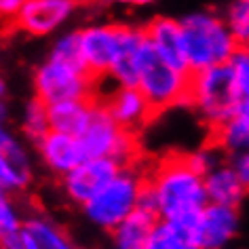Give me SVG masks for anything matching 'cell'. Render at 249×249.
Segmentation results:
<instances>
[{
	"instance_id": "cell-8",
	"label": "cell",
	"mask_w": 249,
	"mask_h": 249,
	"mask_svg": "<svg viewBox=\"0 0 249 249\" xmlns=\"http://www.w3.org/2000/svg\"><path fill=\"white\" fill-rule=\"evenodd\" d=\"M80 0H26L13 19V28L34 38H49L57 34L78 13Z\"/></svg>"
},
{
	"instance_id": "cell-5",
	"label": "cell",
	"mask_w": 249,
	"mask_h": 249,
	"mask_svg": "<svg viewBox=\"0 0 249 249\" xmlns=\"http://www.w3.org/2000/svg\"><path fill=\"white\" fill-rule=\"evenodd\" d=\"M144 182L146 171H142L135 165H124L121 173L104 190H99L89 203H85L80 207L85 220L93 224L95 228L110 232L124 217H129L138 209L140 192Z\"/></svg>"
},
{
	"instance_id": "cell-23",
	"label": "cell",
	"mask_w": 249,
	"mask_h": 249,
	"mask_svg": "<svg viewBox=\"0 0 249 249\" xmlns=\"http://www.w3.org/2000/svg\"><path fill=\"white\" fill-rule=\"evenodd\" d=\"M19 131L30 144H36L42 135L51 131V121H49V106L32 95L23 104L19 114Z\"/></svg>"
},
{
	"instance_id": "cell-13",
	"label": "cell",
	"mask_w": 249,
	"mask_h": 249,
	"mask_svg": "<svg viewBox=\"0 0 249 249\" xmlns=\"http://www.w3.org/2000/svg\"><path fill=\"white\" fill-rule=\"evenodd\" d=\"M112 118L127 131L138 133L144 129L150 118L157 114L146 95L138 87H114L108 95L102 97Z\"/></svg>"
},
{
	"instance_id": "cell-26",
	"label": "cell",
	"mask_w": 249,
	"mask_h": 249,
	"mask_svg": "<svg viewBox=\"0 0 249 249\" xmlns=\"http://www.w3.org/2000/svg\"><path fill=\"white\" fill-rule=\"evenodd\" d=\"M224 19H226L236 42L249 45V0H232L226 9Z\"/></svg>"
},
{
	"instance_id": "cell-33",
	"label": "cell",
	"mask_w": 249,
	"mask_h": 249,
	"mask_svg": "<svg viewBox=\"0 0 249 249\" xmlns=\"http://www.w3.org/2000/svg\"><path fill=\"white\" fill-rule=\"evenodd\" d=\"M23 249H42V247H40V243L36 241L34 236L28 232V230L23 232Z\"/></svg>"
},
{
	"instance_id": "cell-34",
	"label": "cell",
	"mask_w": 249,
	"mask_h": 249,
	"mask_svg": "<svg viewBox=\"0 0 249 249\" xmlns=\"http://www.w3.org/2000/svg\"><path fill=\"white\" fill-rule=\"evenodd\" d=\"M116 2L124 4V7H148V4H152L154 0H116Z\"/></svg>"
},
{
	"instance_id": "cell-17",
	"label": "cell",
	"mask_w": 249,
	"mask_h": 249,
	"mask_svg": "<svg viewBox=\"0 0 249 249\" xmlns=\"http://www.w3.org/2000/svg\"><path fill=\"white\" fill-rule=\"evenodd\" d=\"M146 249H201V243H198V220L173 222L159 217V222L150 230Z\"/></svg>"
},
{
	"instance_id": "cell-7",
	"label": "cell",
	"mask_w": 249,
	"mask_h": 249,
	"mask_svg": "<svg viewBox=\"0 0 249 249\" xmlns=\"http://www.w3.org/2000/svg\"><path fill=\"white\" fill-rule=\"evenodd\" d=\"M138 133L127 131L118 124L106 108L102 99L95 102V110L87 129L78 135L87 159L110 157L116 159L121 165H133L138 154Z\"/></svg>"
},
{
	"instance_id": "cell-1",
	"label": "cell",
	"mask_w": 249,
	"mask_h": 249,
	"mask_svg": "<svg viewBox=\"0 0 249 249\" xmlns=\"http://www.w3.org/2000/svg\"><path fill=\"white\" fill-rule=\"evenodd\" d=\"M148 179L159 196V215L173 222H195L207 207L209 198L205 190V178L186 163L184 154L165 159Z\"/></svg>"
},
{
	"instance_id": "cell-24",
	"label": "cell",
	"mask_w": 249,
	"mask_h": 249,
	"mask_svg": "<svg viewBox=\"0 0 249 249\" xmlns=\"http://www.w3.org/2000/svg\"><path fill=\"white\" fill-rule=\"evenodd\" d=\"M26 230L40 243L42 249H78L57 224L45 215H28Z\"/></svg>"
},
{
	"instance_id": "cell-20",
	"label": "cell",
	"mask_w": 249,
	"mask_h": 249,
	"mask_svg": "<svg viewBox=\"0 0 249 249\" xmlns=\"http://www.w3.org/2000/svg\"><path fill=\"white\" fill-rule=\"evenodd\" d=\"M95 99H70V102H59L49 106V121L51 129L70 135H80L87 129L93 110H95Z\"/></svg>"
},
{
	"instance_id": "cell-9",
	"label": "cell",
	"mask_w": 249,
	"mask_h": 249,
	"mask_svg": "<svg viewBox=\"0 0 249 249\" xmlns=\"http://www.w3.org/2000/svg\"><path fill=\"white\" fill-rule=\"evenodd\" d=\"M28 144L9 124H0V188L13 195L28 190L34 182V160Z\"/></svg>"
},
{
	"instance_id": "cell-14",
	"label": "cell",
	"mask_w": 249,
	"mask_h": 249,
	"mask_svg": "<svg viewBox=\"0 0 249 249\" xmlns=\"http://www.w3.org/2000/svg\"><path fill=\"white\" fill-rule=\"evenodd\" d=\"M239 232V211L230 205L207 203L198 217L201 249H226Z\"/></svg>"
},
{
	"instance_id": "cell-4",
	"label": "cell",
	"mask_w": 249,
	"mask_h": 249,
	"mask_svg": "<svg viewBox=\"0 0 249 249\" xmlns=\"http://www.w3.org/2000/svg\"><path fill=\"white\" fill-rule=\"evenodd\" d=\"M241 102L243 99L239 95V87H236L230 61L192 72L190 106H195L203 121L211 127V131L226 123L236 112Z\"/></svg>"
},
{
	"instance_id": "cell-28",
	"label": "cell",
	"mask_w": 249,
	"mask_h": 249,
	"mask_svg": "<svg viewBox=\"0 0 249 249\" xmlns=\"http://www.w3.org/2000/svg\"><path fill=\"white\" fill-rule=\"evenodd\" d=\"M220 148L217 146H207V148H201V150H195L190 154H184L186 163H188L192 169L196 173H201L205 178L211 169H215L217 165H222V159H220Z\"/></svg>"
},
{
	"instance_id": "cell-25",
	"label": "cell",
	"mask_w": 249,
	"mask_h": 249,
	"mask_svg": "<svg viewBox=\"0 0 249 249\" xmlns=\"http://www.w3.org/2000/svg\"><path fill=\"white\" fill-rule=\"evenodd\" d=\"M49 57L59 59L64 64H70L74 68H80V70H87L83 53H80V40H78V28L70 30V32H61L55 36V40L51 42V49H49ZM89 72V70H87Z\"/></svg>"
},
{
	"instance_id": "cell-12",
	"label": "cell",
	"mask_w": 249,
	"mask_h": 249,
	"mask_svg": "<svg viewBox=\"0 0 249 249\" xmlns=\"http://www.w3.org/2000/svg\"><path fill=\"white\" fill-rule=\"evenodd\" d=\"M34 152L36 159L40 160V165L57 179H61L74 167H78L83 160H87V154L83 150L78 135L61 133L55 131V129H51L47 135H42L36 142Z\"/></svg>"
},
{
	"instance_id": "cell-30",
	"label": "cell",
	"mask_w": 249,
	"mask_h": 249,
	"mask_svg": "<svg viewBox=\"0 0 249 249\" xmlns=\"http://www.w3.org/2000/svg\"><path fill=\"white\" fill-rule=\"evenodd\" d=\"M228 163L232 165V169L236 171V176L241 178V182L245 184V188L249 192V150H241V152L230 154Z\"/></svg>"
},
{
	"instance_id": "cell-32",
	"label": "cell",
	"mask_w": 249,
	"mask_h": 249,
	"mask_svg": "<svg viewBox=\"0 0 249 249\" xmlns=\"http://www.w3.org/2000/svg\"><path fill=\"white\" fill-rule=\"evenodd\" d=\"M11 121V104L7 99H0V124H9Z\"/></svg>"
},
{
	"instance_id": "cell-3",
	"label": "cell",
	"mask_w": 249,
	"mask_h": 249,
	"mask_svg": "<svg viewBox=\"0 0 249 249\" xmlns=\"http://www.w3.org/2000/svg\"><path fill=\"white\" fill-rule=\"evenodd\" d=\"M190 80L192 74L173 68L146 34L138 55V89L146 95L154 112L159 114L173 106L190 104Z\"/></svg>"
},
{
	"instance_id": "cell-2",
	"label": "cell",
	"mask_w": 249,
	"mask_h": 249,
	"mask_svg": "<svg viewBox=\"0 0 249 249\" xmlns=\"http://www.w3.org/2000/svg\"><path fill=\"white\" fill-rule=\"evenodd\" d=\"M186 55L190 72H198L211 66L228 64L241 45L230 32L226 19L215 11H192L182 19Z\"/></svg>"
},
{
	"instance_id": "cell-16",
	"label": "cell",
	"mask_w": 249,
	"mask_h": 249,
	"mask_svg": "<svg viewBox=\"0 0 249 249\" xmlns=\"http://www.w3.org/2000/svg\"><path fill=\"white\" fill-rule=\"evenodd\" d=\"M146 34L150 42L157 47V51L169 61L179 72L192 74L188 66V55H186V42H184V30L182 21L176 17L157 15L146 23Z\"/></svg>"
},
{
	"instance_id": "cell-29",
	"label": "cell",
	"mask_w": 249,
	"mask_h": 249,
	"mask_svg": "<svg viewBox=\"0 0 249 249\" xmlns=\"http://www.w3.org/2000/svg\"><path fill=\"white\" fill-rule=\"evenodd\" d=\"M138 209L159 215V196H157V190H154V186L150 184V179H148V173H146V182H144V186H142V192H140Z\"/></svg>"
},
{
	"instance_id": "cell-15",
	"label": "cell",
	"mask_w": 249,
	"mask_h": 249,
	"mask_svg": "<svg viewBox=\"0 0 249 249\" xmlns=\"http://www.w3.org/2000/svg\"><path fill=\"white\" fill-rule=\"evenodd\" d=\"M144 40V26L118 23V51L108 76L116 87H138V55Z\"/></svg>"
},
{
	"instance_id": "cell-18",
	"label": "cell",
	"mask_w": 249,
	"mask_h": 249,
	"mask_svg": "<svg viewBox=\"0 0 249 249\" xmlns=\"http://www.w3.org/2000/svg\"><path fill=\"white\" fill-rule=\"evenodd\" d=\"M205 190H207L209 203L230 205V207H239V203L247 195L245 184L241 182L230 163L217 165L205 176Z\"/></svg>"
},
{
	"instance_id": "cell-21",
	"label": "cell",
	"mask_w": 249,
	"mask_h": 249,
	"mask_svg": "<svg viewBox=\"0 0 249 249\" xmlns=\"http://www.w3.org/2000/svg\"><path fill=\"white\" fill-rule=\"evenodd\" d=\"M213 146L228 154L249 150V102H241L234 114L213 129Z\"/></svg>"
},
{
	"instance_id": "cell-31",
	"label": "cell",
	"mask_w": 249,
	"mask_h": 249,
	"mask_svg": "<svg viewBox=\"0 0 249 249\" xmlns=\"http://www.w3.org/2000/svg\"><path fill=\"white\" fill-rule=\"evenodd\" d=\"M23 4H26V0H0V17L13 19V17L21 11Z\"/></svg>"
},
{
	"instance_id": "cell-22",
	"label": "cell",
	"mask_w": 249,
	"mask_h": 249,
	"mask_svg": "<svg viewBox=\"0 0 249 249\" xmlns=\"http://www.w3.org/2000/svg\"><path fill=\"white\" fill-rule=\"evenodd\" d=\"M26 217L17 207L13 192L0 188V249H23Z\"/></svg>"
},
{
	"instance_id": "cell-35",
	"label": "cell",
	"mask_w": 249,
	"mask_h": 249,
	"mask_svg": "<svg viewBox=\"0 0 249 249\" xmlns=\"http://www.w3.org/2000/svg\"><path fill=\"white\" fill-rule=\"evenodd\" d=\"M7 97V83H4V78L0 76V99Z\"/></svg>"
},
{
	"instance_id": "cell-10",
	"label": "cell",
	"mask_w": 249,
	"mask_h": 249,
	"mask_svg": "<svg viewBox=\"0 0 249 249\" xmlns=\"http://www.w3.org/2000/svg\"><path fill=\"white\" fill-rule=\"evenodd\" d=\"M123 167L124 165H121L116 159L110 157L87 159L59 179L64 195L68 196L70 203L83 207L85 203H89L99 190H104L121 173Z\"/></svg>"
},
{
	"instance_id": "cell-11",
	"label": "cell",
	"mask_w": 249,
	"mask_h": 249,
	"mask_svg": "<svg viewBox=\"0 0 249 249\" xmlns=\"http://www.w3.org/2000/svg\"><path fill=\"white\" fill-rule=\"evenodd\" d=\"M80 53L85 66L97 83L110 76L112 64L118 51V23L114 21H95L78 28Z\"/></svg>"
},
{
	"instance_id": "cell-27",
	"label": "cell",
	"mask_w": 249,
	"mask_h": 249,
	"mask_svg": "<svg viewBox=\"0 0 249 249\" xmlns=\"http://www.w3.org/2000/svg\"><path fill=\"white\" fill-rule=\"evenodd\" d=\"M230 66L234 70L236 87L243 102H249V45H241L230 59Z\"/></svg>"
},
{
	"instance_id": "cell-6",
	"label": "cell",
	"mask_w": 249,
	"mask_h": 249,
	"mask_svg": "<svg viewBox=\"0 0 249 249\" xmlns=\"http://www.w3.org/2000/svg\"><path fill=\"white\" fill-rule=\"evenodd\" d=\"M34 95L47 106L70 102V99H95L97 80L87 70L47 57L34 68L32 74Z\"/></svg>"
},
{
	"instance_id": "cell-19",
	"label": "cell",
	"mask_w": 249,
	"mask_h": 249,
	"mask_svg": "<svg viewBox=\"0 0 249 249\" xmlns=\"http://www.w3.org/2000/svg\"><path fill=\"white\" fill-rule=\"evenodd\" d=\"M159 222L157 213L135 209L129 217L110 230V247L112 249H146L148 236L154 224Z\"/></svg>"
}]
</instances>
